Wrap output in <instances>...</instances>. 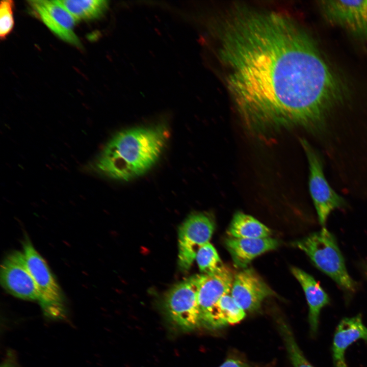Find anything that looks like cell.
Listing matches in <instances>:
<instances>
[{"label": "cell", "mask_w": 367, "mask_h": 367, "mask_svg": "<svg viewBox=\"0 0 367 367\" xmlns=\"http://www.w3.org/2000/svg\"><path fill=\"white\" fill-rule=\"evenodd\" d=\"M276 323L293 367H313L299 347L287 323L281 318L277 319Z\"/></svg>", "instance_id": "cell-19"}, {"label": "cell", "mask_w": 367, "mask_h": 367, "mask_svg": "<svg viewBox=\"0 0 367 367\" xmlns=\"http://www.w3.org/2000/svg\"><path fill=\"white\" fill-rule=\"evenodd\" d=\"M195 259L203 274H210L216 273L224 266L217 250L209 242L199 249Z\"/></svg>", "instance_id": "cell-20"}, {"label": "cell", "mask_w": 367, "mask_h": 367, "mask_svg": "<svg viewBox=\"0 0 367 367\" xmlns=\"http://www.w3.org/2000/svg\"><path fill=\"white\" fill-rule=\"evenodd\" d=\"M1 367H16V365L11 360L7 359L2 364Z\"/></svg>", "instance_id": "cell-24"}, {"label": "cell", "mask_w": 367, "mask_h": 367, "mask_svg": "<svg viewBox=\"0 0 367 367\" xmlns=\"http://www.w3.org/2000/svg\"><path fill=\"white\" fill-rule=\"evenodd\" d=\"M219 367H250L241 360L230 358L225 360Z\"/></svg>", "instance_id": "cell-22"}, {"label": "cell", "mask_w": 367, "mask_h": 367, "mask_svg": "<svg viewBox=\"0 0 367 367\" xmlns=\"http://www.w3.org/2000/svg\"><path fill=\"white\" fill-rule=\"evenodd\" d=\"M314 265L331 278L350 300L358 290V283L349 275L334 235L325 227L295 242Z\"/></svg>", "instance_id": "cell-3"}, {"label": "cell", "mask_w": 367, "mask_h": 367, "mask_svg": "<svg viewBox=\"0 0 367 367\" xmlns=\"http://www.w3.org/2000/svg\"><path fill=\"white\" fill-rule=\"evenodd\" d=\"M275 293L252 269H245L235 274L231 295L245 311H254L266 298Z\"/></svg>", "instance_id": "cell-11"}, {"label": "cell", "mask_w": 367, "mask_h": 367, "mask_svg": "<svg viewBox=\"0 0 367 367\" xmlns=\"http://www.w3.org/2000/svg\"><path fill=\"white\" fill-rule=\"evenodd\" d=\"M359 339L367 342V327L363 323L361 315L343 319L335 329L331 348L334 367H348L346 351Z\"/></svg>", "instance_id": "cell-13"}, {"label": "cell", "mask_w": 367, "mask_h": 367, "mask_svg": "<svg viewBox=\"0 0 367 367\" xmlns=\"http://www.w3.org/2000/svg\"><path fill=\"white\" fill-rule=\"evenodd\" d=\"M14 2L4 0L0 4V37L5 39L12 32L14 25L13 16Z\"/></svg>", "instance_id": "cell-21"}, {"label": "cell", "mask_w": 367, "mask_h": 367, "mask_svg": "<svg viewBox=\"0 0 367 367\" xmlns=\"http://www.w3.org/2000/svg\"><path fill=\"white\" fill-rule=\"evenodd\" d=\"M300 143L305 153L309 166V189L320 224L324 227L330 213L346 206L345 200L329 185L324 174L321 156L305 139Z\"/></svg>", "instance_id": "cell-5"}, {"label": "cell", "mask_w": 367, "mask_h": 367, "mask_svg": "<svg viewBox=\"0 0 367 367\" xmlns=\"http://www.w3.org/2000/svg\"><path fill=\"white\" fill-rule=\"evenodd\" d=\"M225 244L234 265L241 268H246L256 257L279 245L277 240L271 237L248 239L229 237Z\"/></svg>", "instance_id": "cell-15"}, {"label": "cell", "mask_w": 367, "mask_h": 367, "mask_svg": "<svg viewBox=\"0 0 367 367\" xmlns=\"http://www.w3.org/2000/svg\"><path fill=\"white\" fill-rule=\"evenodd\" d=\"M23 253L39 294V303L45 316L52 319L64 317L65 310L61 290L45 260L28 239L23 243Z\"/></svg>", "instance_id": "cell-4"}, {"label": "cell", "mask_w": 367, "mask_h": 367, "mask_svg": "<svg viewBox=\"0 0 367 367\" xmlns=\"http://www.w3.org/2000/svg\"><path fill=\"white\" fill-rule=\"evenodd\" d=\"M197 275L198 303L201 325H203L219 299L223 295L230 293L235 274L231 269L224 266L216 273Z\"/></svg>", "instance_id": "cell-12"}, {"label": "cell", "mask_w": 367, "mask_h": 367, "mask_svg": "<svg viewBox=\"0 0 367 367\" xmlns=\"http://www.w3.org/2000/svg\"><path fill=\"white\" fill-rule=\"evenodd\" d=\"M319 6L332 24L355 35L367 37V0L321 1Z\"/></svg>", "instance_id": "cell-9"}, {"label": "cell", "mask_w": 367, "mask_h": 367, "mask_svg": "<svg viewBox=\"0 0 367 367\" xmlns=\"http://www.w3.org/2000/svg\"><path fill=\"white\" fill-rule=\"evenodd\" d=\"M197 293L196 275L178 283L166 295L165 307L168 315L184 330H192L201 325Z\"/></svg>", "instance_id": "cell-6"}, {"label": "cell", "mask_w": 367, "mask_h": 367, "mask_svg": "<svg viewBox=\"0 0 367 367\" xmlns=\"http://www.w3.org/2000/svg\"><path fill=\"white\" fill-rule=\"evenodd\" d=\"M220 54L248 130L265 136L300 126L323 136L345 87L311 37L291 18L241 8L224 21Z\"/></svg>", "instance_id": "cell-1"}, {"label": "cell", "mask_w": 367, "mask_h": 367, "mask_svg": "<svg viewBox=\"0 0 367 367\" xmlns=\"http://www.w3.org/2000/svg\"><path fill=\"white\" fill-rule=\"evenodd\" d=\"M359 267L364 276L367 279V259H363L360 261Z\"/></svg>", "instance_id": "cell-23"}, {"label": "cell", "mask_w": 367, "mask_h": 367, "mask_svg": "<svg viewBox=\"0 0 367 367\" xmlns=\"http://www.w3.org/2000/svg\"><path fill=\"white\" fill-rule=\"evenodd\" d=\"M168 138L167 128L160 124L119 132L107 142L87 168L113 179H133L154 166Z\"/></svg>", "instance_id": "cell-2"}, {"label": "cell", "mask_w": 367, "mask_h": 367, "mask_svg": "<svg viewBox=\"0 0 367 367\" xmlns=\"http://www.w3.org/2000/svg\"><path fill=\"white\" fill-rule=\"evenodd\" d=\"M28 3L36 15L58 37L77 47L81 46L74 31L76 20L56 1L32 0Z\"/></svg>", "instance_id": "cell-10"}, {"label": "cell", "mask_w": 367, "mask_h": 367, "mask_svg": "<svg viewBox=\"0 0 367 367\" xmlns=\"http://www.w3.org/2000/svg\"><path fill=\"white\" fill-rule=\"evenodd\" d=\"M215 229L212 218L204 213L189 216L179 228L178 263L184 271L189 269L199 249L209 242Z\"/></svg>", "instance_id": "cell-7"}, {"label": "cell", "mask_w": 367, "mask_h": 367, "mask_svg": "<svg viewBox=\"0 0 367 367\" xmlns=\"http://www.w3.org/2000/svg\"><path fill=\"white\" fill-rule=\"evenodd\" d=\"M291 271L304 292L309 307L310 332L314 336L318 330L321 311L330 304L329 297L311 275L297 267H292Z\"/></svg>", "instance_id": "cell-14"}, {"label": "cell", "mask_w": 367, "mask_h": 367, "mask_svg": "<svg viewBox=\"0 0 367 367\" xmlns=\"http://www.w3.org/2000/svg\"><path fill=\"white\" fill-rule=\"evenodd\" d=\"M245 311L234 301L229 293L223 295L211 309L203 326L216 329L241 321Z\"/></svg>", "instance_id": "cell-16"}, {"label": "cell", "mask_w": 367, "mask_h": 367, "mask_svg": "<svg viewBox=\"0 0 367 367\" xmlns=\"http://www.w3.org/2000/svg\"><path fill=\"white\" fill-rule=\"evenodd\" d=\"M227 233L230 237L258 239L270 237L272 231L255 218L239 212L233 215Z\"/></svg>", "instance_id": "cell-17"}, {"label": "cell", "mask_w": 367, "mask_h": 367, "mask_svg": "<svg viewBox=\"0 0 367 367\" xmlns=\"http://www.w3.org/2000/svg\"><path fill=\"white\" fill-rule=\"evenodd\" d=\"M1 283L10 294L18 298L39 301V294L30 272L23 252L15 251L2 262Z\"/></svg>", "instance_id": "cell-8"}, {"label": "cell", "mask_w": 367, "mask_h": 367, "mask_svg": "<svg viewBox=\"0 0 367 367\" xmlns=\"http://www.w3.org/2000/svg\"><path fill=\"white\" fill-rule=\"evenodd\" d=\"M76 20H87L101 17L108 7L103 0H56Z\"/></svg>", "instance_id": "cell-18"}]
</instances>
